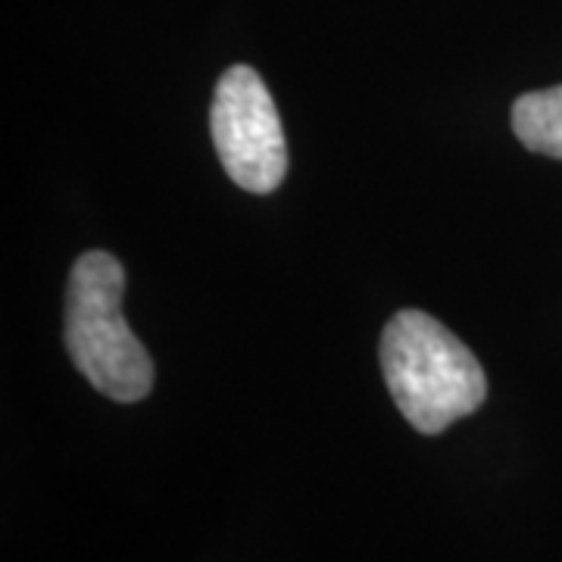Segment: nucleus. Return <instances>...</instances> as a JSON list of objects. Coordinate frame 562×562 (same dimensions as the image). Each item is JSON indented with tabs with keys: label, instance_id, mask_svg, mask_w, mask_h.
<instances>
[{
	"label": "nucleus",
	"instance_id": "1",
	"mask_svg": "<svg viewBox=\"0 0 562 562\" xmlns=\"http://www.w3.org/2000/svg\"><path fill=\"white\" fill-rule=\"evenodd\" d=\"M382 372L403 419L422 435H441L487 397L482 362L422 310H401L384 325Z\"/></svg>",
	"mask_w": 562,
	"mask_h": 562
},
{
	"label": "nucleus",
	"instance_id": "2",
	"mask_svg": "<svg viewBox=\"0 0 562 562\" xmlns=\"http://www.w3.org/2000/svg\"><path fill=\"white\" fill-rule=\"evenodd\" d=\"M122 291L125 269L113 254H81L66 284V347L101 394L135 403L154 387V362L122 316Z\"/></svg>",
	"mask_w": 562,
	"mask_h": 562
},
{
	"label": "nucleus",
	"instance_id": "3",
	"mask_svg": "<svg viewBox=\"0 0 562 562\" xmlns=\"http://www.w3.org/2000/svg\"><path fill=\"white\" fill-rule=\"evenodd\" d=\"M210 128L220 160L244 191L269 194L288 172L279 110L266 81L250 66H232L216 85Z\"/></svg>",
	"mask_w": 562,
	"mask_h": 562
},
{
	"label": "nucleus",
	"instance_id": "4",
	"mask_svg": "<svg viewBox=\"0 0 562 562\" xmlns=\"http://www.w3.org/2000/svg\"><path fill=\"white\" fill-rule=\"evenodd\" d=\"M513 132L528 150L562 160V85L522 94L513 103Z\"/></svg>",
	"mask_w": 562,
	"mask_h": 562
}]
</instances>
